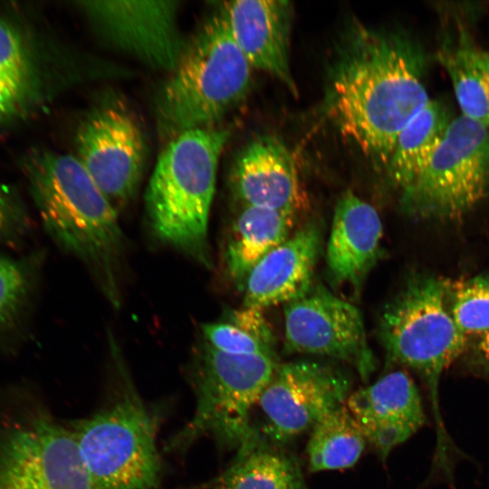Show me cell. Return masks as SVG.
<instances>
[{
  "instance_id": "obj_8",
  "label": "cell",
  "mask_w": 489,
  "mask_h": 489,
  "mask_svg": "<svg viewBox=\"0 0 489 489\" xmlns=\"http://www.w3.org/2000/svg\"><path fill=\"white\" fill-rule=\"evenodd\" d=\"M0 489H93L71 427L25 398L0 404Z\"/></svg>"
},
{
  "instance_id": "obj_4",
  "label": "cell",
  "mask_w": 489,
  "mask_h": 489,
  "mask_svg": "<svg viewBox=\"0 0 489 489\" xmlns=\"http://www.w3.org/2000/svg\"><path fill=\"white\" fill-rule=\"evenodd\" d=\"M108 344L115 392L104 407L70 427L93 489H157L158 417L135 388L110 331Z\"/></svg>"
},
{
  "instance_id": "obj_30",
  "label": "cell",
  "mask_w": 489,
  "mask_h": 489,
  "mask_svg": "<svg viewBox=\"0 0 489 489\" xmlns=\"http://www.w3.org/2000/svg\"><path fill=\"white\" fill-rule=\"evenodd\" d=\"M475 348L480 364L489 374V332L479 336Z\"/></svg>"
},
{
  "instance_id": "obj_19",
  "label": "cell",
  "mask_w": 489,
  "mask_h": 489,
  "mask_svg": "<svg viewBox=\"0 0 489 489\" xmlns=\"http://www.w3.org/2000/svg\"><path fill=\"white\" fill-rule=\"evenodd\" d=\"M209 489H306L296 458L254 427Z\"/></svg>"
},
{
  "instance_id": "obj_5",
  "label": "cell",
  "mask_w": 489,
  "mask_h": 489,
  "mask_svg": "<svg viewBox=\"0 0 489 489\" xmlns=\"http://www.w3.org/2000/svg\"><path fill=\"white\" fill-rule=\"evenodd\" d=\"M252 72L218 11L187 42L157 94L159 137L167 143L184 132L216 127L247 96Z\"/></svg>"
},
{
  "instance_id": "obj_29",
  "label": "cell",
  "mask_w": 489,
  "mask_h": 489,
  "mask_svg": "<svg viewBox=\"0 0 489 489\" xmlns=\"http://www.w3.org/2000/svg\"><path fill=\"white\" fill-rule=\"evenodd\" d=\"M16 218V209L8 192L0 186V236L8 232Z\"/></svg>"
},
{
  "instance_id": "obj_17",
  "label": "cell",
  "mask_w": 489,
  "mask_h": 489,
  "mask_svg": "<svg viewBox=\"0 0 489 489\" xmlns=\"http://www.w3.org/2000/svg\"><path fill=\"white\" fill-rule=\"evenodd\" d=\"M382 234L375 207L345 191L337 200L326 248L331 281L358 292L380 257Z\"/></svg>"
},
{
  "instance_id": "obj_12",
  "label": "cell",
  "mask_w": 489,
  "mask_h": 489,
  "mask_svg": "<svg viewBox=\"0 0 489 489\" xmlns=\"http://www.w3.org/2000/svg\"><path fill=\"white\" fill-rule=\"evenodd\" d=\"M350 390V379L330 365L307 360L279 363L257 403L264 419L260 432L283 446L345 404Z\"/></svg>"
},
{
  "instance_id": "obj_20",
  "label": "cell",
  "mask_w": 489,
  "mask_h": 489,
  "mask_svg": "<svg viewBox=\"0 0 489 489\" xmlns=\"http://www.w3.org/2000/svg\"><path fill=\"white\" fill-rule=\"evenodd\" d=\"M297 214L258 206H243L235 219L225 251L229 276L244 284L255 264L292 234Z\"/></svg>"
},
{
  "instance_id": "obj_2",
  "label": "cell",
  "mask_w": 489,
  "mask_h": 489,
  "mask_svg": "<svg viewBox=\"0 0 489 489\" xmlns=\"http://www.w3.org/2000/svg\"><path fill=\"white\" fill-rule=\"evenodd\" d=\"M26 168L48 231L84 264L106 300L119 309L125 239L115 207L76 156L40 150Z\"/></svg>"
},
{
  "instance_id": "obj_11",
  "label": "cell",
  "mask_w": 489,
  "mask_h": 489,
  "mask_svg": "<svg viewBox=\"0 0 489 489\" xmlns=\"http://www.w3.org/2000/svg\"><path fill=\"white\" fill-rule=\"evenodd\" d=\"M75 145L76 157L115 209L129 202L146 158L145 137L132 111L118 100L101 102L79 125Z\"/></svg>"
},
{
  "instance_id": "obj_13",
  "label": "cell",
  "mask_w": 489,
  "mask_h": 489,
  "mask_svg": "<svg viewBox=\"0 0 489 489\" xmlns=\"http://www.w3.org/2000/svg\"><path fill=\"white\" fill-rule=\"evenodd\" d=\"M177 1H83L79 7L97 34L144 63L170 72L187 42L177 24Z\"/></svg>"
},
{
  "instance_id": "obj_9",
  "label": "cell",
  "mask_w": 489,
  "mask_h": 489,
  "mask_svg": "<svg viewBox=\"0 0 489 489\" xmlns=\"http://www.w3.org/2000/svg\"><path fill=\"white\" fill-rule=\"evenodd\" d=\"M489 194V127L460 115L415 182L400 194L402 209L422 219H458Z\"/></svg>"
},
{
  "instance_id": "obj_16",
  "label": "cell",
  "mask_w": 489,
  "mask_h": 489,
  "mask_svg": "<svg viewBox=\"0 0 489 489\" xmlns=\"http://www.w3.org/2000/svg\"><path fill=\"white\" fill-rule=\"evenodd\" d=\"M230 184L243 206L297 214L303 206L294 158L284 142L271 134L256 137L237 154Z\"/></svg>"
},
{
  "instance_id": "obj_15",
  "label": "cell",
  "mask_w": 489,
  "mask_h": 489,
  "mask_svg": "<svg viewBox=\"0 0 489 489\" xmlns=\"http://www.w3.org/2000/svg\"><path fill=\"white\" fill-rule=\"evenodd\" d=\"M218 11L252 68L275 77L297 96V86L290 67L291 3L236 0L224 2Z\"/></svg>"
},
{
  "instance_id": "obj_21",
  "label": "cell",
  "mask_w": 489,
  "mask_h": 489,
  "mask_svg": "<svg viewBox=\"0 0 489 489\" xmlns=\"http://www.w3.org/2000/svg\"><path fill=\"white\" fill-rule=\"evenodd\" d=\"M41 91V72L32 45L17 26L0 17V121L26 113Z\"/></svg>"
},
{
  "instance_id": "obj_7",
  "label": "cell",
  "mask_w": 489,
  "mask_h": 489,
  "mask_svg": "<svg viewBox=\"0 0 489 489\" xmlns=\"http://www.w3.org/2000/svg\"><path fill=\"white\" fill-rule=\"evenodd\" d=\"M278 364L275 358L224 353L203 341L189 367L194 414L169 439L167 449L184 451L204 436L223 449H237L254 430L252 409Z\"/></svg>"
},
{
  "instance_id": "obj_6",
  "label": "cell",
  "mask_w": 489,
  "mask_h": 489,
  "mask_svg": "<svg viewBox=\"0 0 489 489\" xmlns=\"http://www.w3.org/2000/svg\"><path fill=\"white\" fill-rule=\"evenodd\" d=\"M448 285L431 275L414 278L385 306L379 322L388 362L414 370L428 390L436 425L435 460L439 465L450 463V454L455 451L440 414L439 381L468 340L450 313Z\"/></svg>"
},
{
  "instance_id": "obj_3",
  "label": "cell",
  "mask_w": 489,
  "mask_h": 489,
  "mask_svg": "<svg viewBox=\"0 0 489 489\" xmlns=\"http://www.w3.org/2000/svg\"><path fill=\"white\" fill-rule=\"evenodd\" d=\"M230 129L184 132L167 142L145 194L149 226L162 243L211 267L208 219L219 158Z\"/></svg>"
},
{
  "instance_id": "obj_25",
  "label": "cell",
  "mask_w": 489,
  "mask_h": 489,
  "mask_svg": "<svg viewBox=\"0 0 489 489\" xmlns=\"http://www.w3.org/2000/svg\"><path fill=\"white\" fill-rule=\"evenodd\" d=\"M449 310L467 337L489 332V276H475L448 285Z\"/></svg>"
},
{
  "instance_id": "obj_1",
  "label": "cell",
  "mask_w": 489,
  "mask_h": 489,
  "mask_svg": "<svg viewBox=\"0 0 489 489\" xmlns=\"http://www.w3.org/2000/svg\"><path fill=\"white\" fill-rule=\"evenodd\" d=\"M426 57L408 35L360 23L344 33L328 72L325 110L340 134L387 168L397 139L430 101Z\"/></svg>"
},
{
  "instance_id": "obj_22",
  "label": "cell",
  "mask_w": 489,
  "mask_h": 489,
  "mask_svg": "<svg viewBox=\"0 0 489 489\" xmlns=\"http://www.w3.org/2000/svg\"><path fill=\"white\" fill-rule=\"evenodd\" d=\"M451 120L446 106L430 100L401 130L386 168L400 194L423 171Z\"/></svg>"
},
{
  "instance_id": "obj_23",
  "label": "cell",
  "mask_w": 489,
  "mask_h": 489,
  "mask_svg": "<svg viewBox=\"0 0 489 489\" xmlns=\"http://www.w3.org/2000/svg\"><path fill=\"white\" fill-rule=\"evenodd\" d=\"M366 442L345 403L312 428L307 445L309 468L319 472L350 467L360 457Z\"/></svg>"
},
{
  "instance_id": "obj_24",
  "label": "cell",
  "mask_w": 489,
  "mask_h": 489,
  "mask_svg": "<svg viewBox=\"0 0 489 489\" xmlns=\"http://www.w3.org/2000/svg\"><path fill=\"white\" fill-rule=\"evenodd\" d=\"M439 59L452 81L461 115L489 127V53L460 43L445 48Z\"/></svg>"
},
{
  "instance_id": "obj_10",
  "label": "cell",
  "mask_w": 489,
  "mask_h": 489,
  "mask_svg": "<svg viewBox=\"0 0 489 489\" xmlns=\"http://www.w3.org/2000/svg\"><path fill=\"white\" fill-rule=\"evenodd\" d=\"M284 348L351 365L363 379L375 370L360 311L323 285H312L283 306Z\"/></svg>"
},
{
  "instance_id": "obj_18",
  "label": "cell",
  "mask_w": 489,
  "mask_h": 489,
  "mask_svg": "<svg viewBox=\"0 0 489 489\" xmlns=\"http://www.w3.org/2000/svg\"><path fill=\"white\" fill-rule=\"evenodd\" d=\"M321 243V228L312 221L268 253L243 284V306L263 310L303 294L312 285Z\"/></svg>"
},
{
  "instance_id": "obj_26",
  "label": "cell",
  "mask_w": 489,
  "mask_h": 489,
  "mask_svg": "<svg viewBox=\"0 0 489 489\" xmlns=\"http://www.w3.org/2000/svg\"><path fill=\"white\" fill-rule=\"evenodd\" d=\"M203 341L228 354L276 357L275 350L229 321L208 322L202 326Z\"/></svg>"
},
{
  "instance_id": "obj_28",
  "label": "cell",
  "mask_w": 489,
  "mask_h": 489,
  "mask_svg": "<svg viewBox=\"0 0 489 489\" xmlns=\"http://www.w3.org/2000/svg\"><path fill=\"white\" fill-rule=\"evenodd\" d=\"M227 321L240 327L267 347L275 350L274 334L262 310L243 306L229 312Z\"/></svg>"
},
{
  "instance_id": "obj_14",
  "label": "cell",
  "mask_w": 489,
  "mask_h": 489,
  "mask_svg": "<svg viewBox=\"0 0 489 489\" xmlns=\"http://www.w3.org/2000/svg\"><path fill=\"white\" fill-rule=\"evenodd\" d=\"M346 406L383 461L427 423L419 390L404 370L352 392Z\"/></svg>"
},
{
  "instance_id": "obj_27",
  "label": "cell",
  "mask_w": 489,
  "mask_h": 489,
  "mask_svg": "<svg viewBox=\"0 0 489 489\" xmlns=\"http://www.w3.org/2000/svg\"><path fill=\"white\" fill-rule=\"evenodd\" d=\"M26 277L19 265L0 256V329L15 315L26 292Z\"/></svg>"
}]
</instances>
